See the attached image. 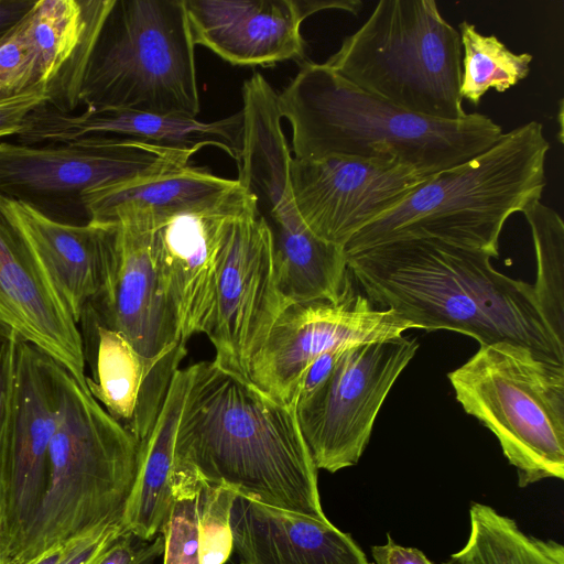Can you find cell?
Returning <instances> with one entry per match:
<instances>
[{"label": "cell", "instance_id": "7c38bea8", "mask_svg": "<svg viewBox=\"0 0 564 564\" xmlns=\"http://www.w3.org/2000/svg\"><path fill=\"white\" fill-rule=\"evenodd\" d=\"M254 210L253 195L237 181L226 193L150 228L156 272L182 341L206 334L230 236Z\"/></svg>", "mask_w": 564, "mask_h": 564}, {"label": "cell", "instance_id": "6da1fadb", "mask_svg": "<svg viewBox=\"0 0 564 564\" xmlns=\"http://www.w3.org/2000/svg\"><path fill=\"white\" fill-rule=\"evenodd\" d=\"M189 371L174 444L175 499L196 496L203 484L223 485L258 502L329 522L295 406L214 360L196 362Z\"/></svg>", "mask_w": 564, "mask_h": 564}, {"label": "cell", "instance_id": "7a4b0ae2", "mask_svg": "<svg viewBox=\"0 0 564 564\" xmlns=\"http://www.w3.org/2000/svg\"><path fill=\"white\" fill-rule=\"evenodd\" d=\"M484 251L436 239H401L346 254L351 278L378 308L415 328L451 330L488 346L509 343L564 366L533 285L498 272Z\"/></svg>", "mask_w": 564, "mask_h": 564}, {"label": "cell", "instance_id": "30bf717a", "mask_svg": "<svg viewBox=\"0 0 564 564\" xmlns=\"http://www.w3.org/2000/svg\"><path fill=\"white\" fill-rule=\"evenodd\" d=\"M419 349L415 338L346 348L328 378L297 400V422L317 469L336 473L360 459L377 415Z\"/></svg>", "mask_w": 564, "mask_h": 564}, {"label": "cell", "instance_id": "ffe728a7", "mask_svg": "<svg viewBox=\"0 0 564 564\" xmlns=\"http://www.w3.org/2000/svg\"><path fill=\"white\" fill-rule=\"evenodd\" d=\"M195 45L239 66L305 57L296 0H183Z\"/></svg>", "mask_w": 564, "mask_h": 564}, {"label": "cell", "instance_id": "7402d4cb", "mask_svg": "<svg viewBox=\"0 0 564 564\" xmlns=\"http://www.w3.org/2000/svg\"><path fill=\"white\" fill-rule=\"evenodd\" d=\"M80 324L84 358L91 377L86 384L93 398L139 443L148 440L174 375L149 366L119 332L83 311Z\"/></svg>", "mask_w": 564, "mask_h": 564}, {"label": "cell", "instance_id": "4dcf8cb0", "mask_svg": "<svg viewBox=\"0 0 564 564\" xmlns=\"http://www.w3.org/2000/svg\"><path fill=\"white\" fill-rule=\"evenodd\" d=\"M17 340L14 334L0 330V517L3 519Z\"/></svg>", "mask_w": 564, "mask_h": 564}, {"label": "cell", "instance_id": "d4e9b609", "mask_svg": "<svg viewBox=\"0 0 564 564\" xmlns=\"http://www.w3.org/2000/svg\"><path fill=\"white\" fill-rule=\"evenodd\" d=\"M189 375V366L175 372L153 430L140 446L138 471L121 523L147 541L162 533L175 505L174 444Z\"/></svg>", "mask_w": 564, "mask_h": 564}, {"label": "cell", "instance_id": "52a82bcc", "mask_svg": "<svg viewBox=\"0 0 564 564\" xmlns=\"http://www.w3.org/2000/svg\"><path fill=\"white\" fill-rule=\"evenodd\" d=\"M86 109L196 118L200 111L183 0H115L85 72Z\"/></svg>", "mask_w": 564, "mask_h": 564}, {"label": "cell", "instance_id": "f35d334b", "mask_svg": "<svg viewBox=\"0 0 564 564\" xmlns=\"http://www.w3.org/2000/svg\"><path fill=\"white\" fill-rule=\"evenodd\" d=\"M3 522L4 519L0 517V564H9L8 553L4 544L3 536Z\"/></svg>", "mask_w": 564, "mask_h": 564}, {"label": "cell", "instance_id": "9c48e42d", "mask_svg": "<svg viewBox=\"0 0 564 564\" xmlns=\"http://www.w3.org/2000/svg\"><path fill=\"white\" fill-rule=\"evenodd\" d=\"M191 155L153 145L80 139L36 145L0 142V195L64 224L89 221L84 194L164 169Z\"/></svg>", "mask_w": 564, "mask_h": 564}, {"label": "cell", "instance_id": "d6a6232c", "mask_svg": "<svg viewBox=\"0 0 564 564\" xmlns=\"http://www.w3.org/2000/svg\"><path fill=\"white\" fill-rule=\"evenodd\" d=\"M47 105L43 91H33L0 101V138L18 135L24 128L28 116L36 108Z\"/></svg>", "mask_w": 564, "mask_h": 564}, {"label": "cell", "instance_id": "484cf974", "mask_svg": "<svg viewBox=\"0 0 564 564\" xmlns=\"http://www.w3.org/2000/svg\"><path fill=\"white\" fill-rule=\"evenodd\" d=\"M465 545L443 564H564V546L554 540L524 533L517 522L473 502Z\"/></svg>", "mask_w": 564, "mask_h": 564}, {"label": "cell", "instance_id": "44dd1931", "mask_svg": "<svg viewBox=\"0 0 564 564\" xmlns=\"http://www.w3.org/2000/svg\"><path fill=\"white\" fill-rule=\"evenodd\" d=\"M0 203L32 247L78 324L84 308L101 292L112 271L118 250V225L93 220L83 225L64 224L19 200L0 195Z\"/></svg>", "mask_w": 564, "mask_h": 564}, {"label": "cell", "instance_id": "5bb4252c", "mask_svg": "<svg viewBox=\"0 0 564 564\" xmlns=\"http://www.w3.org/2000/svg\"><path fill=\"white\" fill-rule=\"evenodd\" d=\"M288 304L278 286L271 230L254 210L236 224L219 271L205 334L214 361L248 379L252 357Z\"/></svg>", "mask_w": 564, "mask_h": 564}, {"label": "cell", "instance_id": "e0dca14e", "mask_svg": "<svg viewBox=\"0 0 564 564\" xmlns=\"http://www.w3.org/2000/svg\"><path fill=\"white\" fill-rule=\"evenodd\" d=\"M56 423L57 399L47 356L18 338L3 522L8 558L40 507Z\"/></svg>", "mask_w": 564, "mask_h": 564}, {"label": "cell", "instance_id": "f546056e", "mask_svg": "<svg viewBox=\"0 0 564 564\" xmlns=\"http://www.w3.org/2000/svg\"><path fill=\"white\" fill-rule=\"evenodd\" d=\"M164 538L163 564H199L197 542V495L177 498Z\"/></svg>", "mask_w": 564, "mask_h": 564}, {"label": "cell", "instance_id": "cb8c5ba5", "mask_svg": "<svg viewBox=\"0 0 564 564\" xmlns=\"http://www.w3.org/2000/svg\"><path fill=\"white\" fill-rule=\"evenodd\" d=\"M236 184L237 180L185 164L89 191L83 202L89 220L126 221L152 228L161 220L226 193Z\"/></svg>", "mask_w": 564, "mask_h": 564}, {"label": "cell", "instance_id": "2e32d148", "mask_svg": "<svg viewBox=\"0 0 564 564\" xmlns=\"http://www.w3.org/2000/svg\"><path fill=\"white\" fill-rule=\"evenodd\" d=\"M112 271L84 310L122 334L150 367L174 375L187 354L163 293L150 245V228L118 223Z\"/></svg>", "mask_w": 564, "mask_h": 564}, {"label": "cell", "instance_id": "8fae6325", "mask_svg": "<svg viewBox=\"0 0 564 564\" xmlns=\"http://www.w3.org/2000/svg\"><path fill=\"white\" fill-rule=\"evenodd\" d=\"M113 0H36L0 39V101L43 91L70 113L88 61Z\"/></svg>", "mask_w": 564, "mask_h": 564}, {"label": "cell", "instance_id": "8d00e7d4", "mask_svg": "<svg viewBox=\"0 0 564 564\" xmlns=\"http://www.w3.org/2000/svg\"><path fill=\"white\" fill-rule=\"evenodd\" d=\"M296 3L304 20L322 10L336 9L357 14L362 8L358 0H296Z\"/></svg>", "mask_w": 564, "mask_h": 564}, {"label": "cell", "instance_id": "5b68a950", "mask_svg": "<svg viewBox=\"0 0 564 564\" xmlns=\"http://www.w3.org/2000/svg\"><path fill=\"white\" fill-rule=\"evenodd\" d=\"M57 399L45 490L9 564L121 523L140 445L66 368L47 356Z\"/></svg>", "mask_w": 564, "mask_h": 564}, {"label": "cell", "instance_id": "1f68e13d", "mask_svg": "<svg viewBox=\"0 0 564 564\" xmlns=\"http://www.w3.org/2000/svg\"><path fill=\"white\" fill-rule=\"evenodd\" d=\"M164 552V538L143 540L128 530L107 545L90 564H153Z\"/></svg>", "mask_w": 564, "mask_h": 564}, {"label": "cell", "instance_id": "d6986e66", "mask_svg": "<svg viewBox=\"0 0 564 564\" xmlns=\"http://www.w3.org/2000/svg\"><path fill=\"white\" fill-rule=\"evenodd\" d=\"M0 330L34 346L87 387L79 327L1 203Z\"/></svg>", "mask_w": 564, "mask_h": 564}, {"label": "cell", "instance_id": "74e56055", "mask_svg": "<svg viewBox=\"0 0 564 564\" xmlns=\"http://www.w3.org/2000/svg\"><path fill=\"white\" fill-rule=\"evenodd\" d=\"M79 539V538H78ZM77 539L53 547L23 564H59Z\"/></svg>", "mask_w": 564, "mask_h": 564}, {"label": "cell", "instance_id": "4316f807", "mask_svg": "<svg viewBox=\"0 0 564 564\" xmlns=\"http://www.w3.org/2000/svg\"><path fill=\"white\" fill-rule=\"evenodd\" d=\"M462 44L463 99L478 106L482 96L495 89L503 93L524 79L531 70L530 53H513L496 35H485L468 21L459 23Z\"/></svg>", "mask_w": 564, "mask_h": 564}, {"label": "cell", "instance_id": "3957f363", "mask_svg": "<svg viewBox=\"0 0 564 564\" xmlns=\"http://www.w3.org/2000/svg\"><path fill=\"white\" fill-rule=\"evenodd\" d=\"M295 159L391 160L431 176L490 148L502 128L481 113L444 120L404 110L351 84L324 63L304 61L278 94Z\"/></svg>", "mask_w": 564, "mask_h": 564}, {"label": "cell", "instance_id": "8992f818", "mask_svg": "<svg viewBox=\"0 0 564 564\" xmlns=\"http://www.w3.org/2000/svg\"><path fill=\"white\" fill-rule=\"evenodd\" d=\"M324 64L410 112L444 120L467 116L459 33L434 0H380Z\"/></svg>", "mask_w": 564, "mask_h": 564}, {"label": "cell", "instance_id": "9a60e30c", "mask_svg": "<svg viewBox=\"0 0 564 564\" xmlns=\"http://www.w3.org/2000/svg\"><path fill=\"white\" fill-rule=\"evenodd\" d=\"M431 176L395 161L358 156L292 158L290 165L303 221L317 237L343 248Z\"/></svg>", "mask_w": 564, "mask_h": 564}, {"label": "cell", "instance_id": "277c9868", "mask_svg": "<svg viewBox=\"0 0 564 564\" xmlns=\"http://www.w3.org/2000/svg\"><path fill=\"white\" fill-rule=\"evenodd\" d=\"M550 143L529 121L474 158L433 174L397 206L357 231L346 254L401 239H436L499 254L507 219L540 200Z\"/></svg>", "mask_w": 564, "mask_h": 564}, {"label": "cell", "instance_id": "ba28073f", "mask_svg": "<svg viewBox=\"0 0 564 564\" xmlns=\"http://www.w3.org/2000/svg\"><path fill=\"white\" fill-rule=\"evenodd\" d=\"M455 398L498 440L524 488L564 478V366L509 343L479 346L448 372Z\"/></svg>", "mask_w": 564, "mask_h": 564}, {"label": "cell", "instance_id": "f1b7e54d", "mask_svg": "<svg viewBox=\"0 0 564 564\" xmlns=\"http://www.w3.org/2000/svg\"><path fill=\"white\" fill-rule=\"evenodd\" d=\"M237 495L227 486L200 485L197 492L199 564H226L232 555L230 517Z\"/></svg>", "mask_w": 564, "mask_h": 564}, {"label": "cell", "instance_id": "83f0119b", "mask_svg": "<svg viewBox=\"0 0 564 564\" xmlns=\"http://www.w3.org/2000/svg\"><path fill=\"white\" fill-rule=\"evenodd\" d=\"M531 229L536 280L532 284L540 312L564 345V223L560 214L535 200L522 210Z\"/></svg>", "mask_w": 564, "mask_h": 564}, {"label": "cell", "instance_id": "603a6c76", "mask_svg": "<svg viewBox=\"0 0 564 564\" xmlns=\"http://www.w3.org/2000/svg\"><path fill=\"white\" fill-rule=\"evenodd\" d=\"M230 524L240 564H370L349 533L329 522L235 498Z\"/></svg>", "mask_w": 564, "mask_h": 564}, {"label": "cell", "instance_id": "e575fe53", "mask_svg": "<svg viewBox=\"0 0 564 564\" xmlns=\"http://www.w3.org/2000/svg\"><path fill=\"white\" fill-rule=\"evenodd\" d=\"M371 555L376 564H433L420 550L395 543L390 533L384 544L371 547Z\"/></svg>", "mask_w": 564, "mask_h": 564}, {"label": "cell", "instance_id": "d590c367", "mask_svg": "<svg viewBox=\"0 0 564 564\" xmlns=\"http://www.w3.org/2000/svg\"><path fill=\"white\" fill-rule=\"evenodd\" d=\"M36 0H0V39L35 4Z\"/></svg>", "mask_w": 564, "mask_h": 564}, {"label": "cell", "instance_id": "ac0fdd59", "mask_svg": "<svg viewBox=\"0 0 564 564\" xmlns=\"http://www.w3.org/2000/svg\"><path fill=\"white\" fill-rule=\"evenodd\" d=\"M243 127L242 110L206 122L128 109H85L80 113H65L43 105L28 116L17 143L36 145L91 138L148 144L191 156L204 147H216L238 163Z\"/></svg>", "mask_w": 564, "mask_h": 564}, {"label": "cell", "instance_id": "4fadbf2b", "mask_svg": "<svg viewBox=\"0 0 564 564\" xmlns=\"http://www.w3.org/2000/svg\"><path fill=\"white\" fill-rule=\"evenodd\" d=\"M415 328L390 308H378L354 286L339 302L289 303L252 357L248 379L274 400L294 405L308 365L321 355L390 340Z\"/></svg>", "mask_w": 564, "mask_h": 564}, {"label": "cell", "instance_id": "836d02e7", "mask_svg": "<svg viewBox=\"0 0 564 564\" xmlns=\"http://www.w3.org/2000/svg\"><path fill=\"white\" fill-rule=\"evenodd\" d=\"M345 349L327 351L308 365L299 382L297 400L310 395L328 378Z\"/></svg>", "mask_w": 564, "mask_h": 564}]
</instances>
